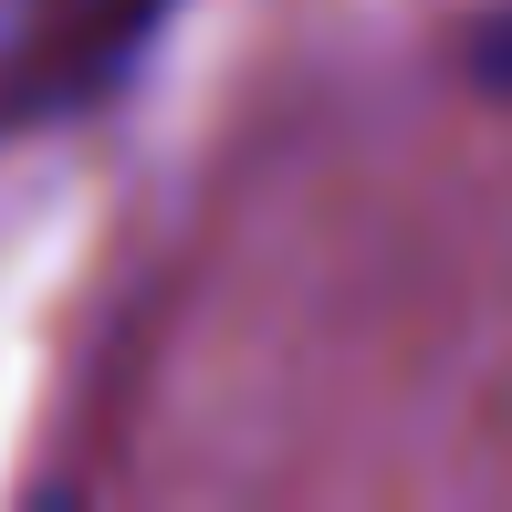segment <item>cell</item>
I'll return each mask as SVG.
<instances>
[{"label":"cell","mask_w":512,"mask_h":512,"mask_svg":"<svg viewBox=\"0 0 512 512\" xmlns=\"http://www.w3.org/2000/svg\"><path fill=\"white\" fill-rule=\"evenodd\" d=\"M471 84H481V95H512V0L471 32Z\"/></svg>","instance_id":"obj_2"},{"label":"cell","mask_w":512,"mask_h":512,"mask_svg":"<svg viewBox=\"0 0 512 512\" xmlns=\"http://www.w3.org/2000/svg\"><path fill=\"white\" fill-rule=\"evenodd\" d=\"M168 11L178 0H21L11 42H0V136L105 105L168 32Z\"/></svg>","instance_id":"obj_1"}]
</instances>
